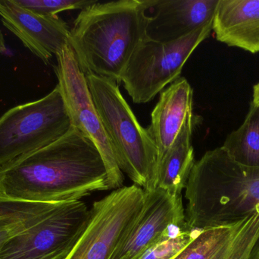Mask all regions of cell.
Returning a JSON list of instances; mask_svg holds the SVG:
<instances>
[{"instance_id":"277c9868","label":"cell","mask_w":259,"mask_h":259,"mask_svg":"<svg viewBox=\"0 0 259 259\" xmlns=\"http://www.w3.org/2000/svg\"><path fill=\"white\" fill-rule=\"evenodd\" d=\"M85 76L119 168L143 191L155 190L158 150L147 128L139 123L116 82L92 73Z\"/></svg>"},{"instance_id":"e0dca14e","label":"cell","mask_w":259,"mask_h":259,"mask_svg":"<svg viewBox=\"0 0 259 259\" xmlns=\"http://www.w3.org/2000/svg\"><path fill=\"white\" fill-rule=\"evenodd\" d=\"M64 203H41L0 195V252L6 243L37 225Z\"/></svg>"},{"instance_id":"603a6c76","label":"cell","mask_w":259,"mask_h":259,"mask_svg":"<svg viewBox=\"0 0 259 259\" xmlns=\"http://www.w3.org/2000/svg\"><path fill=\"white\" fill-rule=\"evenodd\" d=\"M252 259H259V237L258 240H257L255 248H254Z\"/></svg>"},{"instance_id":"6da1fadb","label":"cell","mask_w":259,"mask_h":259,"mask_svg":"<svg viewBox=\"0 0 259 259\" xmlns=\"http://www.w3.org/2000/svg\"><path fill=\"white\" fill-rule=\"evenodd\" d=\"M104 190L109 189L103 158L74 126L54 142L0 167V195L11 199L66 203Z\"/></svg>"},{"instance_id":"52a82bcc","label":"cell","mask_w":259,"mask_h":259,"mask_svg":"<svg viewBox=\"0 0 259 259\" xmlns=\"http://www.w3.org/2000/svg\"><path fill=\"white\" fill-rule=\"evenodd\" d=\"M144 202L145 192L134 184L94 202L86 229L64 259H111Z\"/></svg>"},{"instance_id":"d6986e66","label":"cell","mask_w":259,"mask_h":259,"mask_svg":"<svg viewBox=\"0 0 259 259\" xmlns=\"http://www.w3.org/2000/svg\"><path fill=\"white\" fill-rule=\"evenodd\" d=\"M196 231L186 225H172L163 237L137 259H174L191 241Z\"/></svg>"},{"instance_id":"7a4b0ae2","label":"cell","mask_w":259,"mask_h":259,"mask_svg":"<svg viewBox=\"0 0 259 259\" xmlns=\"http://www.w3.org/2000/svg\"><path fill=\"white\" fill-rule=\"evenodd\" d=\"M152 0L97 1L80 11L68 44L80 69L119 85L130 59L147 38L146 12Z\"/></svg>"},{"instance_id":"4fadbf2b","label":"cell","mask_w":259,"mask_h":259,"mask_svg":"<svg viewBox=\"0 0 259 259\" xmlns=\"http://www.w3.org/2000/svg\"><path fill=\"white\" fill-rule=\"evenodd\" d=\"M219 0H152L146 36L167 43L181 39L212 22Z\"/></svg>"},{"instance_id":"5b68a950","label":"cell","mask_w":259,"mask_h":259,"mask_svg":"<svg viewBox=\"0 0 259 259\" xmlns=\"http://www.w3.org/2000/svg\"><path fill=\"white\" fill-rule=\"evenodd\" d=\"M71 126L57 85L38 100L11 108L0 117V167L54 142Z\"/></svg>"},{"instance_id":"ac0fdd59","label":"cell","mask_w":259,"mask_h":259,"mask_svg":"<svg viewBox=\"0 0 259 259\" xmlns=\"http://www.w3.org/2000/svg\"><path fill=\"white\" fill-rule=\"evenodd\" d=\"M222 149L235 162L259 167V106L251 102L243 124L227 136Z\"/></svg>"},{"instance_id":"30bf717a","label":"cell","mask_w":259,"mask_h":259,"mask_svg":"<svg viewBox=\"0 0 259 259\" xmlns=\"http://www.w3.org/2000/svg\"><path fill=\"white\" fill-rule=\"evenodd\" d=\"M182 196L161 189L145 192V202L137 217L111 259H137L155 244L172 225H186Z\"/></svg>"},{"instance_id":"2e32d148","label":"cell","mask_w":259,"mask_h":259,"mask_svg":"<svg viewBox=\"0 0 259 259\" xmlns=\"http://www.w3.org/2000/svg\"><path fill=\"white\" fill-rule=\"evenodd\" d=\"M197 122L193 113L189 114L178 136L158 166L156 188L164 190L172 196H181L194 165L192 136Z\"/></svg>"},{"instance_id":"9c48e42d","label":"cell","mask_w":259,"mask_h":259,"mask_svg":"<svg viewBox=\"0 0 259 259\" xmlns=\"http://www.w3.org/2000/svg\"><path fill=\"white\" fill-rule=\"evenodd\" d=\"M91 209L82 201L66 202L37 225L9 240L0 259H64L88 226Z\"/></svg>"},{"instance_id":"8992f818","label":"cell","mask_w":259,"mask_h":259,"mask_svg":"<svg viewBox=\"0 0 259 259\" xmlns=\"http://www.w3.org/2000/svg\"><path fill=\"white\" fill-rule=\"evenodd\" d=\"M211 30L212 22L171 42H157L148 38L142 41L121 77L133 102L149 103L167 85L181 78L186 62Z\"/></svg>"},{"instance_id":"ffe728a7","label":"cell","mask_w":259,"mask_h":259,"mask_svg":"<svg viewBox=\"0 0 259 259\" xmlns=\"http://www.w3.org/2000/svg\"><path fill=\"white\" fill-rule=\"evenodd\" d=\"M21 7L42 15L54 16L64 11L82 9L94 4L97 0H15Z\"/></svg>"},{"instance_id":"44dd1931","label":"cell","mask_w":259,"mask_h":259,"mask_svg":"<svg viewBox=\"0 0 259 259\" xmlns=\"http://www.w3.org/2000/svg\"><path fill=\"white\" fill-rule=\"evenodd\" d=\"M252 103L259 106V82L253 87V95H252Z\"/></svg>"},{"instance_id":"ba28073f","label":"cell","mask_w":259,"mask_h":259,"mask_svg":"<svg viewBox=\"0 0 259 259\" xmlns=\"http://www.w3.org/2000/svg\"><path fill=\"white\" fill-rule=\"evenodd\" d=\"M54 66L58 85L69 115L71 126L97 146L108 173L109 190L124 187V173L119 168L113 147L106 135L88 88L86 76L80 69L72 49L67 44L56 54Z\"/></svg>"},{"instance_id":"7c38bea8","label":"cell","mask_w":259,"mask_h":259,"mask_svg":"<svg viewBox=\"0 0 259 259\" xmlns=\"http://www.w3.org/2000/svg\"><path fill=\"white\" fill-rule=\"evenodd\" d=\"M259 237V211L237 223L197 231L174 259H252Z\"/></svg>"},{"instance_id":"9a60e30c","label":"cell","mask_w":259,"mask_h":259,"mask_svg":"<svg viewBox=\"0 0 259 259\" xmlns=\"http://www.w3.org/2000/svg\"><path fill=\"white\" fill-rule=\"evenodd\" d=\"M212 30L228 47L259 53V0H219Z\"/></svg>"},{"instance_id":"8fae6325","label":"cell","mask_w":259,"mask_h":259,"mask_svg":"<svg viewBox=\"0 0 259 259\" xmlns=\"http://www.w3.org/2000/svg\"><path fill=\"white\" fill-rule=\"evenodd\" d=\"M0 19L26 48L47 65L68 44L71 28L58 15H39L21 7L15 0H0Z\"/></svg>"},{"instance_id":"7402d4cb","label":"cell","mask_w":259,"mask_h":259,"mask_svg":"<svg viewBox=\"0 0 259 259\" xmlns=\"http://www.w3.org/2000/svg\"><path fill=\"white\" fill-rule=\"evenodd\" d=\"M6 41H5L4 36H3V33H2L1 30H0V53L6 51Z\"/></svg>"},{"instance_id":"5bb4252c","label":"cell","mask_w":259,"mask_h":259,"mask_svg":"<svg viewBox=\"0 0 259 259\" xmlns=\"http://www.w3.org/2000/svg\"><path fill=\"white\" fill-rule=\"evenodd\" d=\"M193 88L184 77L179 78L160 93L147 128L158 150L157 171L189 114L193 113Z\"/></svg>"},{"instance_id":"3957f363","label":"cell","mask_w":259,"mask_h":259,"mask_svg":"<svg viewBox=\"0 0 259 259\" xmlns=\"http://www.w3.org/2000/svg\"><path fill=\"white\" fill-rule=\"evenodd\" d=\"M190 231L237 223L259 211V167L241 165L222 147L195 162L185 188Z\"/></svg>"}]
</instances>
